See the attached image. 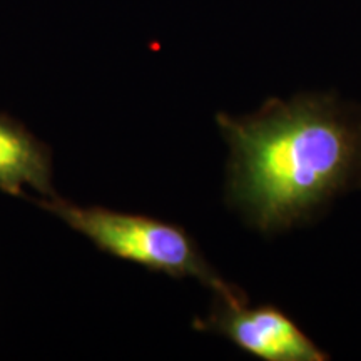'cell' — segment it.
Returning <instances> with one entry per match:
<instances>
[{"label":"cell","mask_w":361,"mask_h":361,"mask_svg":"<svg viewBox=\"0 0 361 361\" xmlns=\"http://www.w3.org/2000/svg\"><path fill=\"white\" fill-rule=\"evenodd\" d=\"M216 123L229 149L226 202L256 231L308 224L361 189V106L335 92L269 97Z\"/></svg>","instance_id":"1"},{"label":"cell","mask_w":361,"mask_h":361,"mask_svg":"<svg viewBox=\"0 0 361 361\" xmlns=\"http://www.w3.org/2000/svg\"><path fill=\"white\" fill-rule=\"evenodd\" d=\"M39 206L59 216L74 231L90 239L97 250L114 258L169 278H192L223 300L247 301L241 288L226 281L209 264L183 226L144 214L72 204L57 194L40 201Z\"/></svg>","instance_id":"2"},{"label":"cell","mask_w":361,"mask_h":361,"mask_svg":"<svg viewBox=\"0 0 361 361\" xmlns=\"http://www.w3.org/2000/svg\"><path fill=\"white\" fill-rule=\"evenodd\" d=\"M200 331L214 333L263 361H326L331 358L286 311L274 305L251 306L216 296L206 318L194 322Z\"/></svg>","instance_id":"3"},{"label":"cell","mask_w":361,"mask_h":361,"mask_svg":"<svg viewBox=\"0 0 361 361\" xmlns=\"http://www.w3.org/2000/svg\"><path fill=\"white\" fill-rule=\"evenodd\" d=\"M24 186L44 196H56L51 151L24 124L0 114V189L20 196Z\"/></svg>","instance_id":"4"}]
</instances>
